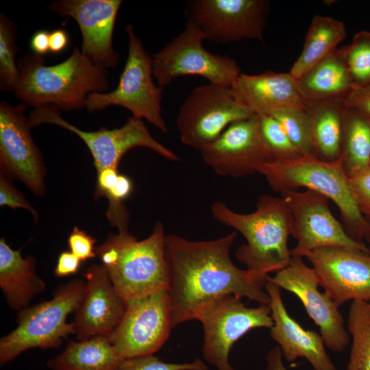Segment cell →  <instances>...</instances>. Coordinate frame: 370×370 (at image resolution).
I'll return each mask as SVG.
<instances>
[{
	"label": "cell",
	"mask_w": 370,
	"mask_h": 370,
	"mask_svg": "<svg viewBox=\"0 0 370 370\" xmlns=\"http://www.w3.org/2000/svg\"><path fill=\"white\" fill-rule=\"evenodd\" d=\"M131 179L123 174L118 176L115 186L108 193V207L106 217L112 227H117L119 232H128L130 214L123 202L132 190Z\"/></svg>",
	"instance_id": "cell-34"
},
{
	"label": "cell",
	"mask_w": 370,
	"mask_h": 370,
	"mask_svg": "<svg viewBox=\"0 0 370 370\" xmlns=\"http://www.w3.org/2000/svg\"><path fill=\"white\" fill-rule=\"evenodd\" d=\"M253 116L231 88L209 83L190 92L180 108L176 125L182 143L199 150L232 123Z\"/></svg>",
	"instance_id": "cell-11"
},
{
	"label": "cell",
	"mask_w": 370,
	"mask_h": 370,
	"mask_svg": "<svg viewBox=\"0 0 370 370\" xmlns=\"http://www.w3.org/2000/svg\"><path fill=\"white\" fill-rule=\"evenodd\" d=\"M164 225L157 221L151 234L138 241L129 232L110 233L95 247L97 256L125 303L168 290Z\"/></svg>",
	"instance_id": "cell-4"
},
{
	"label": "cell",
	"mask_w": 370,
	"mask_h": 370,
	"mask_svg": "<svg viewBox=\"0 0 370 370\" xmlns=\"http://www.w3.org/2000/svg\"><path fill=\"white\" fill-rule=\"evenodd\" d=\"M16 37L15 24L0 13V89L3 92H13L18 80Z\"/></svg>",
	"instance_id": "cell-30"
},
{
	"label": "cell",
	"mask_w": 370,
	"mask_h": 370,
	"mask_svg": "<svg viewBox=\"0 0 370 370\" xmlns=\"http://www.w3.org/2000/svg\"><path fill=\"white\" fill-rule=\"evenodd\" d=\"M28 118L32 127L52 124L78 136L89 149L97 171L106 168L118 169L125 153L138 147L148 148L171 161L180 160L173 151L152 136L142 119L134 116L129 117L120 127L111 130L101 127L93 132L84 131L68 122L61 116L60 110L52 106L33 108Z\"/></svg>",
	"instance_id": "cell-8"
},
{
	"label": "cell",
	"mask_w": 370,
	"mask_h": 370,
	"mask_svg": "<svg viewBox=\"0 0 370 370\" xmlns=\"http://www.w3.org/2000/svg\"><path fill=\"white\" fill-rule=\"evenodd\" d=\"M344 48L354 86H370V31L358 32L352 42Z\"/></svg>",
	"instance_id": "cell-33"
},
{
	"label": "cell",
	"mask_w": 370,
	"mask_h": 370,
	"mask_svg": "<svg viewBox=\"0 0 370 370\" xmlns=\"http://www.w3.org/2000/svg\"><path fill=\"white\" fill-rule=\"evenodd\" d=\"M196 320L201 322L204 333V358L217 370H235L229 358L234 343L252 329H270L273 323L269 305L247 307L241 297L232 294L208 304Z\"/></svg>",
	"instance_id": "cell-9"
},
{
	"label": "cell",
	"mask_w": 370,
	"mask_h": 370,
	"mask_svg": "<svg viewBox=\"0 0 370 370\" xmlns=\"http://www.w3.org/2000/svg\"><path fill=\"white\" fill-rule=\"evenodd\" d=\"M117 370H210L199 358L190 362H165L158 357L147 355L125 359Z\"/></svg>",
	"instance_id": "cell-35"
},
{
	"label": "cell",
	"mask_w": 370,
	"mask_h": 370,
	"mask_svg": "<svg viewBox=\"0 0 370 370\" xmlns=\"http://www.w3.org/2000/svg\"><path fill=\"white\" fill-rule=\"evenodd\" d=\"M231 89L236 99L256 116H272L286 108H306V101L289 73H241Z\"/></svg>",
	"instance_id": "cell-22"
},
{
	"label": "cell",
	"mask_w": 370,
	"mask_h": 370,
	"mask_svg": "<svg viewBox=\"0 0 370 370\" xmlns=\"http://www.w3.org/2000/svg\"><path fill=\"white\" fill-rule=\"evenodd\" d=\"M297 88L306 101L346 98L354 86L344 46L336 48L300 79Z\"/></svg>",
	"instance_id": "cell-25"
},
{
	"label": "cell",
	"mask_w": 370,
	"mask_h": 370,
	"mask_svg": "<svg viewBox=\"0 0 370 370\" xmlns=\"http://www.w3.org/2000/svg\"><path fill=\"white\" fill-rule=\"evenodd\" d=\"M0 288L8 306L17 312L29 306L46 288L36 272L35 258H23L21 249H12L4 238L0 239Z\"/></svg>",
	"instance_id": "cell-23"
},
{
	"label": "cell",
	"mask_w": 370,
	"mask_h": 370,
	"mask_svg": "<svg viewBox=\"0 0 370 370\" xmlns=\"http://www.w3.org/2000/svg\"><path fill=\"white\" fill-rule=\"evenodd\" d=\"M344 23L332 17L316 14L308 29L303 49L288 73L296 81L337 48L346 37Z\"/></svg>",
	"instance_id": "cell-27"
},
{
	"label": "cell",
	"mask_w": 370,
	"mask_h": 370,
	"mask_svg": "<svg viewBox=\"0 0 370 370\" xmlns=\"http://www.w3.org/2000/svg\"><path fill=\"white\" fill-rule=\"evenodd\" d=\"M49 33L45 29H40L32 35L29 46L34 54L42 56V55L50 52Z\"/></svg>",
	"instance_id": "cell-42"
},
{
	"label": "cell",
	"mask_w": 370,
	"mask_h": 370,
	"mask_svg": "<svg viewBox=\"0 0 370 370\" xmlns=\"http://www.w3.org/2000/svg\"><path fill=\"white\" fill-rule=\"evenodd\" d=\"M0 206L12 209L23 208L28 210L37 223L38 214L37 210L29 203L26 197L12 184V180L5 175L0 173Z\"/></svg>",
	"instance_id": "cell-36"
},
{
	"label": "cell",
	"mask_w": 370,
	"mask_h": 370,
	"mask_svg": "<svg viewBox=\"0 0 370 370\" xmlns=\"http://www.w3.org/2000/svg\"><path fill=\"white\" fill-rule=\"evenodd\" d=\"M124 360L109 338L97 336L70 341L47 366L51 370H117Z\"/></svg>",
	"instance_id": "cell-26"
},
{
	"label": "cell",
	"mask_w": 370,
	"mask_h": 370,
	"mask_svg": "<svg viewBox=\"0 0 370 370\" xmlns=\"http://www.w3.org/2000/svg\"><path fill=\"white\" fill-rule=\"evenodd\" d=\"M347 331L352 346L346 370H370V301L351 302Z\"/></svg>",
	"instance_id": "cell-29"
},
{
	"label": "cell",
	"mask_w": 370,
	"mask_h": 370,
	"mask_svg": "<svg viewBox=\"0 0 370 370\" xmlns=\"http://www.w3.org/2000/svg\"><path fill=\"white\" fill-rule=\"evenodd\" d=\"M204 39L193 27L185 29L153 57V77L164 89L181 76L199 75L210 84L231 88L241 69L236 60L212 53L203 45Z\"/></svg>",
	"instance_id": "cell-10"
},
{
	"label": "cell",
	"mask_w": 370,
	"mask_h": 370,
	"mask_svg": "<svg viewBox=\"0 0 370 370\" xmlns=\"http://www.w3.org/2000/svg\"><path fill=\"white\" fill-rule=\"evenodd\" d=\"M96 241L94 237L77 226L73 227L67 239L70 251L82 262L97 256L95 247Z\"/></svg>",
	"instance_id": "cell-38"
},
{
	"label": "cell",
	"mask_w": 370,
	"mask_h": 370,
	"mask_svg": "<svg viewBox=\"0 0 370 370\" xmlns=\"http://www.w3.org/2000/svg\"><path fill=\"white\" fill-rule=\"evenodd\" d=\"M236 232L210 241H193L175 234L166 236L165 255L171 327L195 319L208 304L225 295L245 297L259 304L270 297L247 269L231 260Z\"/></svg>",
	"instance_id": "cell-1"
},
{
	"label": "cell",
	"mask_w": 370,
	"mask_h": 370,
	"mask_svg": "<svg viewBox=\"0 0 370 370\" xmlns=\"http://www.w3.org/2000/svg\"><path fill=\"white\" fill-rule=\"evenodd\" d=\"M346 98L306 101L314 155L322 160L333 162L341 158Z\"/></svg>",
	"instance_id": "cell-24"
},
{
	"label": "cell",
	"mask_w": 370,
	"mask_h": 370,
	"mask_svg": "<svg viewBox=\"0 0 370 370\" xmlns=\"http://www.w3.org/2000/svg\"><path fill=\"white\" fill-rule=\"evenodd\" d=\"M292 215L291 234L297 241L291 256L305 257L322 248H341L370 253L365 243L352 239L332 214L329 198L310 189L281 193Z\"/></svg>",
	"instance_id": "cell-13"
},
{
	"label": "cell",
	"mask_w": 370,
	"mask_h": 370,
	"mask_svg": "<svg viewBox=\"0 0 370 370\" xmlns=\"http://www.w3.org/2000/svg\"><path fill=\"white\" fill-rule=\"evenodd\" d=\"M368 223V229L364 237V242L370 251V217L365 216Z\"/></svg>",
	"instance_id": "cell-45"
},
{
	"label": "cell",
	"mask_w": 370,
	"mask_h": 370,
	"mask_svg": "<svg viewBox=\"0 0 370 370\" xmlns=\"http://www.w3.org/2000/svg\"><path fill=\"white\" fill-rule=\"evenodd\" d=\"M305 257L319 286L338 307L348 301H370V253L328 247Z\"/></svg>",
	"instance_id": "cell-19"
},
{
	"label": "cell",
	"mask_w": 370,
	"mask_h": 370,
	"mask_svg": "<svg viewBox=\"0 0 370 370\" xmlns=\"http://www.w3.org/2000/svg\"><path fill=\"white\" fill-rule=\"evenodd\" d=\"M349 180L361 213L370 217V166L351 173Z\"/></svg>",
	"instance_id": "cell-37"
},
{
	"label": "cell",
	"mask_w": 370,
	"mask_h": 370,
	"mask_svg": "<svg viewBox=\"0 0 370 370\" xmlns=\"http://www.w3.org/2000/svg\"><path fill=\"white\" fill-rule=\"evenodd\" d=\"M264 290L270 297L273 322L270 335L278 344L284 360L292 362L304 358L314 370H337L326 352L321 334L305 330L289 315L282 299L281 288L267 281Z\"/></svg>",
	"instance_id": "cell-21"
},
{
	"label": "cell",
	"mask_w": 370,
	"mask_h": 370,
	"mask_svg": "<svg viewBox=\"0 0 370 370\" xmlns=\"http://www.w3.org/2000/svg\"><path fill=\"white\" fill-rule=\"evenodd\" d=\"M86 284L81 278L62 284L51 299L18 311L17 326L0 339L1 365L30 349L59 347L64 338L74 334L73 323L66 319L79 308Z\"/></svg>",
	"instance_id": "cell-6"
},
{
	"label": "cell",
	"mask_w": 370,
	"mask_h": 370,
	"mask_svg": "<svg viewBox=\"0 0 370 370\" xmlns=\"http://www.w3.org/2000/svg\"><path fill=\"white\" fill-rule=\"evenodd\" d=\"M199 151L204 163L217 174L235 178L251 175L260 166L272 161L256 115L232 123Z\"/></svg>",
	"instance_id": "cell-17"
},
{
	"label": "cell",
	"mask_w": 370,
	"mask_h": 370,
	"mask_svg": "<svg viewBox=\"0 0 370 370\" xmlns=\"http://www.w3.org/2000/svg\"><path fill=\"white\" fill-rule=\"evenodd\" d=\"M341 158L348 176L370 166V121L347 106L343 118Z\"/></svg>",
	"instance_id": "cell-28"
},
{
	"label": "cell",
	"mask_w": 370,
	"mask_h": 370,
	"mask_svg": "<svg viewBox=\"0 0 370 370\" xmlns=\"http://www.w3.org/2000/svg\"><path fill=\"white\" fill-rule=\"evenodd\" d=\"M119 175L116 168H106L97 171V182L94 194L95 199L106 197L115 186Z\"/></svg>",
	"instance_id": "cell-40"
},
{
	"label": "cell",
	"mask_w": 370,
	"mask_h": 370,
	"mask_svg": "<svg viewBox=\"0 0 370 370\" xmlns=\"http://www.w3.org/2000/svg\"><path fill=\"white\" fill-rule=\"evenodd\" d=\"M69 42V36L64 29H54L49 33V51L60 53L67 47Z\"/></svg>",
	"instance_id": "cell-43"
},
{
	"label": "cell",
	"mask_w": 370,
	"mask_h": 370,
	"mask_svg": "<svg viewBox=\"0 0 370 370\" xmlns=\"http://www.w3.org/2000/svg\"><path fill=\"white\" fill-rule=\"evenodd\" d=\"M211 213L215 220L245 237L247 243L238 247L236 257L262 288L269 273H276L290 263L292 256L288 238L293 219L284 198L262 195L255 211L249 214L236 212L224 203L215 201Z\"/></svg>",
	"instance_id": "cell-3"
},
{
	"label": "cell",
	"mask_w": 370,
	"mask_h": 370,
	"mask_svg": "<svg viewBox=\"0 0 370 370\" xmlns=\"http://www.w3.org/2000/svg\"><path fill=\"white\" fill-rule=\"evenodd\" d=\"M82 261L71 251H64L60 253L58 258L55 267L56 277H66L76 273L79 268Z\"/></svg>",
	"instance_id": "cell-41"
},
{
	"label": "cell",
	"mask_w": 370,
	"mask_h": 370,
	"mask_svg": "<svg viewBox=\"0 0 370 370\" xmlns=\"http://www.w3.org/2000/svg\"><path fill=\"white\" fill-rule=\"evenodd\" d=\"M84 276L86 282L84 298L72 321L74 334L78 341L110 338L122 319L125 303L102 264L90 266Z\"/></svg>",
	"instance_id": "cell-20"
},
{
	"label": "cell",
	"mask_w": 370,
	"mask_h": 370,
	"mask_svg": "<svg viewBox=\"0 0 370 370\" xmlns=\"http://www.w3.org/2000/svg\"><path fill=\"white\" fill-rule=\"evenodd\" d=\"M15 97L33 108L52 106L60 110L85 108L93 92L110 88L108 71L88 60L77 46L64 61L46 66L42 56L27 53L17 61Z\"/></svg>",
	"instance_id": "cell-2"
},
{
	"label": "cell",
	"mask_w": 370,
	"mask_h": 370,
	"mask_svg": "<svg viewBox=\"0 0 370 370\" xmlns=\"http://www.w3.org/2000/svg\"><path fill=\"white\" fill-rule=\"evenodd\" d=\"M257 173L264 176L275 192L306 188L325 195L337 206L347 234L354 241L365 243L368 223L358 208L341 158L326 162L314 156H301L264 163Z\"/></svg>",
	"instance_id": "cell-5"
},
{
	"label": "cell",
	"mask_w": 370,
	"mask_h": 370,
	"mask_svg": "<svg viewBox=\"0 0 370 370\" xmlns=\"http://www.w3.org/2000/svg\"><path fill=\"white\" fill-rule=\"evenodd\" d=\"M346 104L370 121V86H354L346 98Z\"/></svg>",
	"instance_id": "cell-39"
},
{
	"label": "cell",
	"mask_w": 370,
	"mask_h": 370,
	"mask_svg": "<svg viewBox=\"0 0 370 370\" xmlns=\"http://www.w3.org/2000/svg\"><path fill=\"white\" fill-rule=\"evenodd\" d=\"M272 116L281 124L288 138L301 155L315 156L306 108H282L275 112Z\"/></svg>",
	"instance_id": "cell-31"
},
{
	"label": "cell",
	"mask_w": 370,
	"mask_h": 370,
	"mask_svg": "<svg viewBox=\"0 0 370 370\" xmlns=\"http://www.w3.org/2000/svg\"><path fill=\"white\" fill-rule=\"evenodd\" d=\"M27 106L0 101V173L22 182L34 194L45 192L46 168L25 112Z\"/></svg>",
	"instance_id": "cell-15"
},
{
	"label": "cell",
	"mask_w": 370,
	"mask_h": 370,
	"mask_svg": "<svg viewBox=\"0 0 370 370\" xmlns=\"http://www.w3.org/2000/svg\"><path fill=\"white\" fill-rule=\"evenodd\" d=\"M270 2L267 0H190L185 4L186 24L219 43L245 39L262 40Z\"/></svg>",
	"instance_id": "cell-12"
},
{
	"label": "cell",
	"mask_w": 370,
	"mask_h": 370,
	"mask_svg": "<svg viewBox=\"0 0 370 370\" xmlns=\"http://www.w3.org/2000/svg\"><path fill=\"white\" fill-rule=\"evenodd\" d=\"M121 0H58L47 6L51 12L75 20L81 30V51L95 64L116 68L120 56L113 47V33Z\"/></svg>",
	"instance_id": "cell-18"
},
{
	"label": "cell",
	"mask_w": 370,
	"mask_h": 370,
	"mask_svg": "<svg viewBox=\"0 0 370 370\" xmlns=\"http://www.w3.org/2000/svg\"><path fill=\"white\" fill-rule=\"evenodd\" d=\"M258 120L260 134L270 153L271 162L291 160L303 156L275 118L260 116Z\"/></svg>",
	"instance_id": "cell-32"
},
{
	"label": "cell",
	"mask_w": 370,
	"mask_h": 370,
	"mask_svg": "<svg viewBox=\"0 0 370 370\" xmlns=\"http://www.w3.org/2000/svg\"><path fill=\"white\" fill-rule=\"evenodd\" d=\"M171 312L167 290L130 300L110 341L124 359L153 354L173 329Z\"/></svg>",
	"instance_id": "cell-14"
},
{
	"label": "cell",
	"mask_w": 370,
	"mask_h": 370,
	"mask_svg": "<svg viewBox=\"0 0 370 370\" xmlns=\"http://www.w3.org/2000/svg\"><path fill=\"white\" fill-rule=\"evenodd\" d=\"M265 370H287L280 347L274 346L270 349L265 357Z\"/></svg>",
	"instance_id": "cell-44"
},
{
	"label": "cell",
	"mask_w": 370,
	"mask_h": 370,
	"mask_svg": "<svg viewBox=\"0 0 370 370\" xmlns=\"http://www.w3.org/2000/svg\"><path fill=\"white\" fill-rule=\"evenodd\" d=\"M125 31L128 38L127 56L117 86L107 92L90 94L85 108L93 112L112 106H121L130 110L132 116L145 119L167 133L169 129L162 115L163 88L154 83L152 58L132 24H127Z\"/></svg>",
	"instance_id": "cell-7"
},
{
	"label": "cell",
	"mask_w": 370,
	"mask_h": 370,
	"mask_svg": "<svg viewBox=\"0 0 370 370\" xmlns=\"http://www.w3.org/2000/svg\"><path fill=\"white\" fill-rule=\"evenodd\" d=\"M267 281L295 294L306 312L319 328L325 345L334 352H342L349 343L350 336L339 307L325 292L319 291L314 269L307 266L302 258L292 256L290 263Z\"/></svg>",
	"instance_id": "cell-16"
}]
</instances>
